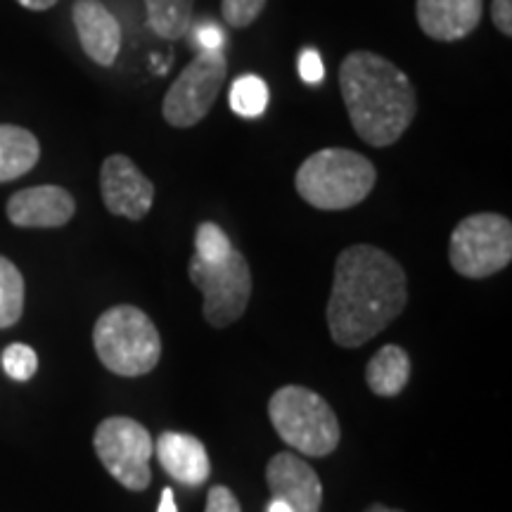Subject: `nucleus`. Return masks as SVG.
<instances>
[{"label": "nucleus", "mask_w": 512, "mask_h": 512, "mask_svg": "<svg viewBox=\"0 0 512 512\" xmlns=\"http://www.w3.org/2000/svg\"><path fill=\"white\" fill-rule=\"evenodd\" d=\"M408 304V278L399 261L375 245H351L335 261L328 330L342 349H358L389 328Z\"/></svg>", "instance_id": "obj_1"}, {"label": "nucleus", "mask_w": 512, "mask_h": 512, "mask_svg": "<svg viewBox=\"0 0 512 512\" xmlns=\"http://www.w3.org/2000/svg\"><path fill=\"white\" fill-rule=\"evenodd\" d=\"M339 91L356 136L373 147L394 145L418 112V98L408 74L370 50H354L344 57Z\"/></svg>", "instance_id": "obj_2"}, {"label": "nucleus", "mask_w": 512, "mask_h": 512, "mask_svg": "<svg viewBox=\"0 0 512 512\" xmlns=\"http://www.w3.org/2000/svg\"><path fill=\"white\" fill-rule=\"evenodd\" d=\"M377 169L361 152L325 147L299 166L294 188L313 209L344 211L361 204L373 192Z\"/></svg>", "instance_id": "obj_3"}, {"label": "nucleus", "mask_w": 512, "mask_h": 512, "mask_svg": "<svg viewBox=\"0 0 512 512\" xmlns=\"http://www.w3.org/2000/svg\"><path fill=\"white\" fill-rule=\"evenodd\" d=\"M93 347L100 363L121 377L152 373L162 358V337L143 309L119 304L107 309L93 328Z\"/></svg>", "instance_id": "obj_4"}, {"label": "nucleus", "mask_w": 512, "mask_h": 512, "mask_svg": "<svg viewBox=\"0 0 512 512\" xmlns=\"http://www.w3.org/2000/svg\"><path fill=\"white\" fill-rule=\"evenodd\" d=\"M268 418L278 437L304 456H330L342 437L339 420L330 403L299 384H287L271 396Z\"/></svg>", "instance_id": "obj_5"}, {"label": "nucleus", "mask_w": 512, "mask_h": 512, "mask_svg": "<svg viewBox=\"0 0 512 512\" xmlns=\"http://www.w3.org/2000/svg\"><path fill=\"white\" fill-rule=\"evenodd\" d=\"M448 261L463 278L482 280L501 273L512 261V223L501 214H472L453 228Z\"/></svg>", "instance_id": "obj_6"}, {"label": "nucleus", "mask_w": 512, "mask_h": 512, "mask_svg": "<svg viewBox=\"0 0 512 512\" xmlns=\"http://www.w3.org/2000/svg\"><path fill=\"white\" fill-rule=\"evenodd\" d=\"M190 280L204 297V318L211 328L221 330L245 316L252 299V271L247 259L233 249L221 261H202L192 256Z\"/></svg>", "instance_id": "obj_7"}, {"label": "nucleus", "mask_w": 512, "mask_h": 512, "mask_svg": "<svg viewBox=\"0 0 512 512\" xmlns=\"http://www.w3.org/2000/svg\"><path fill=\"white\" fill-rule=\"evenodd\" d=\"M95 453L105 470L128 491H145L152 484L150 458L155 441L140 422L124 415L102 420L93 437Z\"/></svg>", "instance_id": "obj_8"}, {"label": "nucleus", "mask_w": 512, "mask_h": 512, "mask_svg": "<svg viewBox=\"0 0 512 512\" xmlns=\"http://www.w3.org/2000/svg\"><path fill=\"white\" fill-rule=\"evenodd\" d=\"M228 79V62L221 50H202L164 95L162 114L174 128H192L207 119Z\"/></svg>", "instance_id": "obj_9"}, {"label": "nucleus", "mask_w": 512, "mask_h": 512, "mask_svg": "<svg viewBox=\"0 0 512 512\" xmlns=\"http://www.w3.org/2000/svg\"><path fill=\"white\" fill-rule=\"evenodd\" d=\"M102 202L110 214L143 221L155 202V183L126 155H110L100 169Z\"/></svg>", "instance_id": "obj_10"}, {"label": "nucleus", "mask_w": 512, "mask_h": 512, "mask_svg": "<svg viewBox=\"0 0 512 512\" xmlns=\"http://www.w3.org/2000/svg\"><path fill=\"white\" fill-rule=\"evenodd\" d=\"M266 482L273 501H283L292 512H320L323 484L316 470L294 453H275L268 460Z\"/></svg>", "instance_id": "obj_11"}, {"label": "nucleus", "mask_w": 512, "mask_h": 512, "mask_svg": "<svg viewBox=\"0 0 512 512\" xmlns=\"http://www.w3.org/2000/svg\"><path fill=\"white\" fill-rule=\"evenodd\" d=\"M74 211V197L60 185L19 190L8 202V219L17 228H60L72 221Z\"/></svg>", "instance_id": "obj_12"}, {"label": "nucleus", "mask_w": 512, "mask_h": 512, "mask_svg": "<svg viewBox=\"0 0 512 512\" xmlns=\"http://www.w3.org/2000/svg\"><path fill=\"white\" fill-rule=\"evenodd\" d=\"M415 15L422 34L432 41L453 43L470 36L484 15V0H418Z\"/></svg>", "instance_id": "obj_13"}, {"label": "nucleus", "mask_w": 512, "mask_h": 512, "mask_svg": "<svg viewBox=\"0 0 512 512\" xmlns=\"http://www.w3.org/2000/svg\"><path fill=\"white\" fill-rule=\"evenodd\" d=\"M72 19L81 48L100 67H112L121 50V27L100 0H76Z\"/></svg>", "instance_id": "obj_14"}, {"label": "nucleus", "mask_w": 512, "mask_h": 512, "mask_svg": "<svg viewBox=\"0 0 512 512\" xmlns=\"http://www.w3.org/2000/svg\"><path fill=\"white\" fill-rule=\"evenodd\" d=\"M155 456L164 470L185 486H200L211 475L207 448L192 434L162 432L155 441Z\"/></svg>", "instance_id": "obj_15"}, {"label": "nucleus", "mask_w": 512, "mask_h": 512, "mask_svg": "<svg viewBox=\"0 0 512 512\" xmlns=\"http://www.w3.org/2000/svg\"><path fill=\"white\" fill-rule=\"evenodd\" d=\"M41 157V145L34 133L22 126L0 124V183L29 174Z\"/></svg>", "instance_id": "obj_16"}, {"label": "nucleus", "mask_w": 512, "mask_h": 512, "mask_svg": "<svg viewBox=\"0 0 512 512\" xmlns=\"http://www.w3.org/2000/svg\"><path fill=\"white\" fill-rule=\"evenodd\" d=\"M411 380V358L396 344H387L370 358L366 368V382L370 392L384 399L399 396Z\"/></svg>", "instance_id": "obj_17"}, {"label": "nucleus", "mask_w": 512, "mask_h": 512, "mask_svg": "<svg viewBox=\"0 0 512 512\" xmlns=\"http://www.w3.org/2000/svg\"><path fill=\"white\" fill-rule=\"evenodd\" d=\"M192 8L195 0H145L147 24L157 36L176 41L190 27Z\"/></svg>", "instance_id": "obj_18"}, {"label": "nucleus", "mask_w": 512, "mask_h": 512, "mask_svg": "<svg viewBox=\"0 0 512 512\" xmlns=\"http://www.w3.org/2000/svg\"><path fill=\"white\" fill-rule=\"evenodd\" d=\"M24 313V278L10 259L0 256V328H12Z\"/></svg>", "instance_id": "obj_19"}, {"label": "nucleus", "mask_w": 512, "mask_h": 512, "mask_svg": "<svg viewBox=\"0 0 512 512\" xmlns=\"http://www.w3.org/2000/svg\"><path fill=\"white\" fill-rule=\"evenodd\" d=\"M230 107L240 117H261L268 107V86L259 76H240L230 88Z\"/></svg>", "instance_id": "obj_20"}, {"label": "nucleus", "mask_w": 512, "mask_h": 512, "mask_svg": "<svg viewBox=\"0 0 512 512\" xmlns=\"http://www.w3.org/2000/svg\"><path fill=\"white\" fill-rule=\"evenodd\" d=\"M233 242L226 233H223V228L216 226V223L211 221H204L197 226L195 230V256L202 261H221L226 259V256L233 252Z\"/></svg>", "instance_id": "obj_21"}, {"label": "nucleus", "mask_w": 512, "mask_h": 512, "mask_svg": "<svg viewBox=\"0 0 512 512\" xmlns=\"http://www.w3.org/2000/svg\"><path fill=\"white\" fill-rule=\"evenodd\" d=\"M3 368L12 380L27 382L34 377L38 368V356L36 351L27 347V344H10L3 354Z\"/></svg>", "instance_id": "obj_22"}, {"label": "nucleus", "mask_w": 512, "mask_h": 512, "mask_svg": "<svg viewBox=\"0 0 512 512\" xmlns=\"http://www.w3.org/2000/svg\"><path fill=\"white\" fill-rule=\"evenodd\" d=\"M268 0H223L221 15L233 29H245L256 22Z\"/></svg>", "instance_id": "obj_23"}, {"label": "nucleus", "mask_w": 512, "mask_h": 512, "mask_svg": "<svg viewBox=\"0 0 512 512\" xmlns=\"http://www.w3.org/2000/svg\"><path fill=\"white\" fill-rule=\"evenodd\" d=\"M204 512H242V508L228 486H214L207 496V510Z\"/></svg>", "instance_id": "obj_24"}, {"label": "nucleus", "mask_w": 512, "mask_h": 512, "mask_svg": "<svg viewBox=\"0 0 512 512\" xmlns=\"http://www.w3.org/2000/svg\"><path fill=\"white\" fill-rule=\"evenodd\" d=\"M299 74H302V79L306 83H318L323 79V60H320L316 50H304L302 57H299Z\"/></svg>", "instance_id": "obj_25"}, {"label": "nucleus", "mask_w": 512, "mask_h": 512, "mask_svg": "<svg viewBox=\"0 0 512 512\" xmlns=\"http://www.w3.org/2000/svg\"><path fill=\"white\" fill-rule=\"evenodd\" d=\"M491 19L503 36H512V0H491Z\"/></svg>", "instance_id": "obj_26"}, {"label": "nucleus", "mask_w": 512, "mask_h": 512, "mask_svg": "<svg viewBox=\"0 0 512 512\" xmlns=\"http://www.w3.org/2000/svg\"><path fill=\"white\" fill-rule=\"evenodd\" d=\"M197 43H200L202 50H221L223 46V34L219 27H214V24H204L197 31Z\"/></svg>", "instance_id": "obj_27"}, {"label": "nucleus", "mask_w": 512, "mask_h": 512, "mask_svg": "<svg viewBox=\"0 0 512 512\" xmlns=\"http://www.w3.org/2000/svg\"><path fill=\"white\" fill-rule=\"evenodd\" d=\"M157 512H178L176 503H174V489H171V486H166V489L162 491V501H159Z\"/></svg>", "instance_id": "obj_28"}, {"label": "nucleus", "mask_w": 512, "mask_h": 512, "mask_svg": "<svg viewBox=\"0 0 512 512\" xmlns=\"http://www.w3.org/2000/svg\"><path fill=\"white\" fill-rule=\"evenodd\" d=\"M19 5H24L27 10H36V12H43V10H50L57 0H17Z\"/></svg>", "instance_id": "obj_29"}, {"label": "nucleus", "mask_w": 512, "mask_h": 512, "mask_svg": "<svg viewBox=\"0 0 512 512\" xmlns=\"http://www.w3.org/2000/svg\"><path fill=\"white\" fill-rule=\"evenodd\" d=\"M268 512H292V508L283 501H273L271 505H268Z\"/></svg>", "instance_id": "obj_30"}, {"label": "nucleus", "mask_w": 512, "mask_h": 512, "mask_svg": "<svg viewBox=\"0 0 512 512\" xmlns=\"http://www.w3.org/2000/svg\"><path fill=\"white\" fill-rule=\"evenodd\" d=\"M366 512H401V510H394V508H387V505L375 503V505H370V508H368Z\"/></svg>", "instance_id": "obj_31"}]
</instances>
